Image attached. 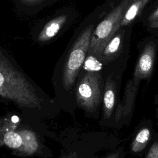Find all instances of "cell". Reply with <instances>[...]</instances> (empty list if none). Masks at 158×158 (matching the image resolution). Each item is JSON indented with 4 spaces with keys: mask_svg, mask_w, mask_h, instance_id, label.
<instances>
[{
    "mask_svg": "<svg viewBox=\"0 0 158 158\" xmlns=\"http://www.w3.org/2000/svg\"><path fill=\"white\" fill-rule=\"evenodd\" d=\"M96 25L93 15L87 17L75 30L57 61L51 82L57 93L75 98L77 79L86 59Z\"/></svg>",
    "mask_w": 158,
    "mask_h": 158,
    "instance_id": "6da1fadb",
    "label": "cell"
},
{
    "mask_svg": "<svg viewBox=\"0 0 158 158\" xmlns=\"http://www.w3.org/2000/svg\"><path fill=\"white\" fill-rule=\"evenodd\" d=\"M0 97L24 109H39L54 102L0 45Z\"/></svg>",
    "mask_w": 158,
    "mask_h": 158,
    "instance_id": "7a4b0ae2",
    "label": "cell"
},
{
    "mask_svg": "<svg viewBox=\"0 0 158 158\" xmlns=\"http://www.w3.org/2000/svg\"><path fill=\"white\" fill-rule=\"evenodd\" d=\"M102 64L92 56L87 55L75 87V99L81 107L94 111L102 100L104 81L101 67Z\"/></svg>",
    "mask_w": 158,
    "mask_h": 158,
    "instance_id": "3957f363",
    "label": "cell"
},
{
    "mask_svg": "<svg viewBox=\"0 0 158 158\" xmlns=\"http://www.w3.org/2000/svg\"><path fill=\"white\" fill-rule=\"evenodd\" d=\"M78 12L72 6L62 7L38 22L31 31L33 41L40 46L49 44L65 33L78 19Z\"/></svg>",
    "mask_w": 158,
    "mask_h": 158,
    "instance_id": "277c9868",
    "label": "cell"
},
{
    "mask_svg": "<svg viewBox=\"0 0 158 158\" xmlns=\"http://www.w3.org/2000/svg\"><path fill=\"white\" fill-rule=\"evenodd\" d=\"M130 2V0H122L97 23L91 36L88 55L98 58L108 41L121 28V22Z\"/></svg>",
    "mask_w": 158,
    "mask_h": 158,
    "instance_id": "5b68a950",
    "label": "cell"
},
{
    "mask_svg": "<svg viewBox=\"0 0 158 158\" xmlns=\"http://www.w3.org/2000/svg\"><path fill=\"white\" fill-rule=\"evenodd\" d=\"M156 56V47L152 43L146 44L141 52L131 78L136 83H140L143 79H148L151 77L154 64Z\"/></svg>",
    "mask_w": 158,
    "mask_h": 158,
    "instance_id": "8992f818",
    "label": "cell"
},
{
    "mask_svg": "<svg viewBox=\"0 0 158 158\" xmlns=\"http://www.w3.org/2000/svg\"><path fill=\"white\" fill-rule=\"evenodd\" d=\"M139 85V83H136L132 79L127 81L123 100L118 104L116 108L115 114L116 122H118L121 119L130 118L131 116Z\"/></svg>",
    "mask_w": 158,
    "mask_h": 158,
    "instance_id": "52a82bcc",
    "label": "cell"
},
{
    "mask_svg": "<svg viewBox=\"0 0 158 158\" xmlns=\"http://www.w3.org/2000/svg\"><path fill=\"white\" fill-rule=\"evenodd\" d=\"M124 30L120 28L106 44L98 60L103 65H107L114 60L120 54L123 46Z\"/></svg>",
    "mask_w": 158,
    "mask_h": 158,
    "instance_id": "ba28073f",
    "label": "cell"
},
{
    "mask_svg": "<svg viewBox=\"0 0 158 158\" xmlns=\"http://www.w3.org/2000/svg\"><path fill=\"white\" fill-rule=\"evenodd\" d=\"M116 83L111 75L106 77L103 92V115L104 118L109 119L114 110L116 101Z\"/></svg>",
    "mask_w": 158,
    "mask_h": 158,
    "instance_id": "9c48e42d",
    "label": "cell"
},
{
    "mask_svg": "<svg viewBox=\"0 0 158 158\" xmlns=\"http://www.w3.org/2000/svg\"><path fill=\"white\" fill-rule=\"evenodd\" d=\"M59 0H14V5L19 13L27 16L38 14L41 10Z\"/></svg>",
    "mask_w": 158,
    "mask_h": 158,
    "instance_id": "30bf717a",
    "label": "cell"
},
{
    "mask_svg": "<svg viewBox=\"0 0 158 158\" xmlns=\"http://www.w3.org/2000/svg\"><path fill=\"white\" fill-rule=\"evenodd\" d=\"M150 0H130L121 22V28L129 25L140 14Z\"/></svg>",
    "mask_w": 158,
    "mask_h": 158,
    "instance_id": "8fae6325",
    "label": "cell"
},
{
    "mask_svg": "<svg viewBox=\"0 0 158 158\" xmlns=\"http://www.w3.org/2000/svg\"><path fill=\"white\" fill-rule=\"evenodd\" d=\"M151 131L148 128L140 129L135 135L131 144V150L134 153L141 152L147 146L151 139Z\"/></svg>",
    "mask_w": 158,
    "mask_h": 158,
    "instance_id": "7c38bea8",
    "label": "cell"
},
{
    "mask_svg": "<svg viewBox=\"0 0 158 158\" xmlns=\"http://www.w3.org/2000/svg\"><path fill=\"white\" fill-rule=\"evenodd\" d=\"M3 143L12 149H19L23 143L21 135L15 131H9L5 133L2 137Z\"/></svg>",
    "mask_w": 158,
    "mask_h": 158,
    "instance_id": "4fadbf2b",
    "label": "cell"
},
{
    "mask_svg": "<svg viewBox=\"0 0 158 158\" xmlns=\"http://www.w3.org/2000/svg\"><path fill=\"white\" fill-rule=\"evenodd\" d=\"M148 23L152 28H158V7L149 14Z\"/></svg>",
    "mask_w": 158,
    "mask_h": 158,
    "instance_id": "5bb4252c",
    "label": "cell"
},
{
    "mask_svg": "<svg viewBox=\"0 0 158 158\" xmlns=\"http://www.w3.org/2000/svg\"><path fill=\"white\" fill-rule=\"evenodd\" d=\"M146 158H158V141H155L151 146Z\"/></svg>",
    "mask_w": 158,
    "mask_h": 158,
    "instance_id": "9a60e30c",
    "label": "cell"
},
{
    "mask_svg": "<svg viewBox=\"0 0 158 158\" xmlns=\"http://www.w3.org/2000/svg\"><path fill=\"white\" fill-rule=\"evenodd\" d=\"M122 154V151L121 149L117 150L116 151L110 154L106 158H120Z\"/></svg>",
    "mask_w": 158,
    "mask_h": 158,
    "instance_id": "2e32d148",
    "label": "cell"
},
{
    "mask_svg": "<svg viewBox=\"0 0 158 158\" xmlns=\"http://www.w3.org/2000/svg\"><path fill=\"white\" fill-rule=\"evenodd\" d=\"M12 121L13 122H14V123H17V122L19 121V118H18L17 116L14 115V116H12Z\"/></svg>",
    "mask_w": 158,
    "mask_h": 158,
    "instance_id": "e0dca14e",
    "label": "cell"
}]
</instances>
